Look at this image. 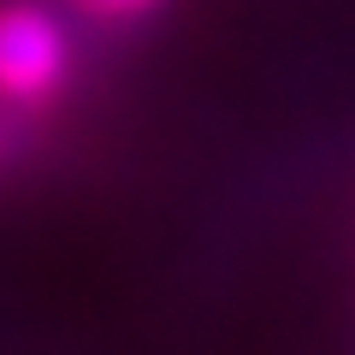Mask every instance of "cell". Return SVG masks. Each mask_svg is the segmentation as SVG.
I'll use <instances>...</instances> for the list:
<instances>
[{"instance_id": "6da1fadb", "label": "cell", "mask_w": 355, "mask_h": 355, "mask_svg": "<svg viewBox=\"0 0 355 355\" xmlns=\"http://www.w3.org/2000/svg\"><path fill=\"white\" fill-rule=\"evenodd\" d=\"M65 77H71L65 24L36 0H6L0 6V101L42 107L65 89Z\"/></svg>"}, {"instance_id": "7a4b0ae2", "label": "cell", "mask_w": 355, "mask_h": 355, "mask_svg": "<svg viewBox=\"0 0 355 355\" xmlns=\"http://www.w3.org/2000/svg\"><path fill=\"white\" fill-rule=\"evenodd\" d=\"M83 12H95V18H142V12H154L160 0H77Z\"/></svg>"}, {"instance_id": "3957f363", "label": "cell", "mask_w": 355, "mask_h": 355, "mask_svg": "<svg viewBox=\"0 0 355 355\" xmlns=\"http://www.w3.org/2000/svg\"><path fill=\"white\" fill-rule=\"evenodd\" d=\"M0 160H6V130H0Z\"/></svg>"}]
</instances>
